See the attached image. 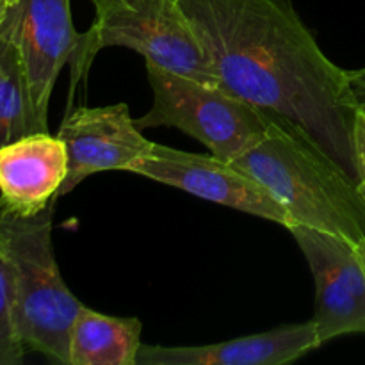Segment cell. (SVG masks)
Instances as JSON below:
<instances>
[{
    "mask_svg": "<svg viewBox=\"0 0 365 365\" xmlns=\"http://www.w3.org/2000/svg\"><path fill=\"white\" fill-rule=\"evenodd\" d=\"M91 27L82 34L71 63L73 88L86 78L96 53L123 46L184 77L217 84L216 71L200 45L180 0H89Z\"/></svg>",
    "mask_w": 365,
    "mask_h": 365,
    "instance_id": "4",
    "label": "cell"
},
{
    "mask_svg": "<svg viewBox=\"0 0 365 365\" xmlns=\"http://www.w3.org/2000/svg\"><path fill=\"white\" fill-rule=\"evenodd\" d=\"M266 134L234 160L285 207L292 223L365 241V205L356 182L289 118L269 110ZM292 225V227H294Z\"/></svg>",
    "mask_w": 365,
    "mask_h": 365,
    "instance_id": "2",
    "label": "cell"
},
{
    "mask_svg": "<svg viewBox=\"0 0 365 365\" xmlns=\"http://www.w3.org/2000/svg\"><path fill=\"white\" fill-rule=\"evenodd\" d=\"M143 323L82 305L70 334L68 365H138Z\"/></svg>",
    "mask_w": 365,
    "mask_h": 365,
    "instance_id": "12",
    "label": "cell"
},
{
    "mask_svg": "<svg viewBox=\"0 0 365 365\" xmlns=\"http://www.w3.org/2000/svg\"><path fill=\"white\" fill-rule=\"evenodd\" d=\"M153 102L135 123L141 130L173 127L209 148L212 155L234 163L252 148L269 127V110L232 95L221 86L146 63Z\"/></svg>",
    "mask_w": 365,
    "mask_h": 365,
    "instance_id": "5",
    "label": "cell"
},
{
    "mask_svg": "<svg viewBox=\"0 0 365 365\" xmlns=\"http://www.w3.org/2000/svg\"><path fill=\"white\" fill-rule=\"evenodd\" d=\"M355 148H356V170H359V192L365 205V116L359 113L355 125Z\"/></svg>",
    "mask_w": 365,
    "mask_h": 365,
    "instance_id": "15",
    "label": "cell"
},
{
    "mask_svg": "<svg viewBox=\"0 0 365 365\" xmlns=\"http://www.w3.org/2000/svg\"><path fill=\"white\" fill-rule=\"evenodd\" d=\"M56 200L36 216H16L0 205V241L14 273L18 327L25 348L68 365L70 334L82 303L61 277L52 242Z\"/></svg>",
    "mask_w": 365,
    "mask_h": 365,
    "instance_id": "3",
    "label": "cell"
},
{
    "mask_svg": "<svg viewBox=\"0 0 365 365\" xmlns=\"http://www.w3.org/2000/svg\"><path fill=\"white\" fill-rule=\"evenodd\" d=\"M356 250H359L360 257H362V262H364V266H365V241L362 242V245L356 246Z\"/></svg>",
    "mask_w": 365,
    "mask_h": 365,
    "instance_id": "18",
    "label": "cell"
},
{
    "mask_svg": "<svg viewBox=\"0 0 365 365\" xmlns=\"http://www.w3.org/2000/svg\"><path fill=\"white\" fill-rule=\"evenodd\" d=\"M0 32L18 53L36 127L48 132L53 86L82 41L70 0H14Z\"/></svg>",
    "mask_w": 365,
    "mask_h": 365,
    "instance_id": "6",
    "label": "cell"
},
{
    "mask_svg": "<svg viewBox=\"0 0 365 365\" xmlns=\"http://www.w3.org/2000/svg\"><path fill=\"white\" fill-rule=\"evenodd\" d=\"M25 349L18 327L13 266L0 241V365L21 364Z\"/></svg>",
    "mask_w": 365,
    "mask_h": 365,
    "instance_id": "14",
    "label": "cell"
},
{
    "mask_svg": "<svg viewBox=\"0 0 365 365\" xmlns=\"http://www.w3.org/2000/svg\"><path fill=\"white\" fill-rule=\"evenodd\" d=\"M316 284L314 317L321 344L365 334V266L348 239L317 228H289Z\"/></svg>",
    "mask_w": 365,
    "mask_h": 365,
    "instance_id": "8",
    "label": "cell"
},
{
    "mask_svg": "<svg viewBox=\"0 0 365 365\" xmlns=\"http://www.w3.org/2000/svg\"><path fill=\"white\" fill-rule=\"evenodd\" d=\"M217 84L305 128L359 180L348 70L317 45L291 0H180Z\"/></svg>",
    "mask_w": 365,
    "mask_h": 365,
    "instance_id": "1",
    "label": "cell"
},
{
    "mask_svg": "<svg viewBox=\"0 0 365 365\" xmlns=\"http://www.w3.org/2000/svg\"><path fill=\"white\" fill-rule=\"evenodd\" d=\"M130 173L182 189L207 202L262 217L287 230L294 225L291 214L271 195L269 189L234 163L212 153L184 152L155 143L152 152L139 160Z\"/></svg>",
    "mask_w": 365,
    "mask_h": 365,
    "instance_id": "7",
    "label": "cell"
},
{
    "mask_svg": "<svg viewBox=\"0 0 365 365\" xmlns=\"http://www.w3.org/2000/svg\"><path fill=\"white\" fill-rule=\"evenodd\" d=\"M68 175L59 135L34 132L0 146V205L16 216H36L53 200Z\"/></svg>",
    "mask_w": 365,
    "mask_h": 365,
    "instance_id": "11",
    "label": "cell"
},
{
    "mask_svg": "<svg viewBox=\"0 0 365 365\" xmlns=\"http://www.w3.org/2000/svg\"><path fill=\"white\" fill-rule=\"evenodd\" d=\"M57 135L64 141L68 153V175L59 196L70 195L95 173L132 171L155 145L143 135L123 102L75 107L64 116Z\"/></svg>",
    "mask_w": 365,
    "mask_h": 365,
    "instance_id": "9",
    "label": "cell"
},
{
    "mask_svg": "<svg viewBox=\"0 0 365 365\" xmlns=\"http://www.w3.org/2000/svg\"><path fill=\"white\" fill-rule=\"evenodd\" d=\"M39 132L32 116L20 59L0 32V146Z\"/></svg>",
    "mask_w": 365,
    "mask_h": 365,
    "instance_id": "13",
    "label": "cell"
},
{
    "mask_svg": "<svg viewBox=\"0 0 365 365\" xmlns=\"http://www.w3.org/2000/svg\"><path fill=\"white\" fill-rule=\"evenodd\" d=\"M348 84L356 110L365 116V68L348 70Z\"/></svg>",
    "mask_w": 365,
    "mask_h": 365,
    "instance_id": "16",
    "label": "cell"
},
{
    "mask_svg": "<svg viewBox=\"0 0 365 365\" xmlns=\"http://www.w3.org/2000/svg\"><path fill=\"white\" fill-rule=\"evenodd\" d=\"M13 2H14V0H0V27H2L4 20H6L7 13H9Z\"/></svg>",
    "mask_w": 365,
    "mask_h": 365,
    "instance_id": "17",
    "label": "cell"
},
{
    "mask_svg": "<svg viewBox=\"0 0 365 365\" xmlns=\"http://www.w3.org/2000/svg\"><path fill=\"white\" fill-rule=\"evenodd\" d=\"M321 346L316 323L310 319L216 344H141L138 365H287Z\"/></svg>",
    "mask_w": 365,
    "mask_h": 365,
    "instance_id": "10",
    "label": "cell"
}]
</instances>
